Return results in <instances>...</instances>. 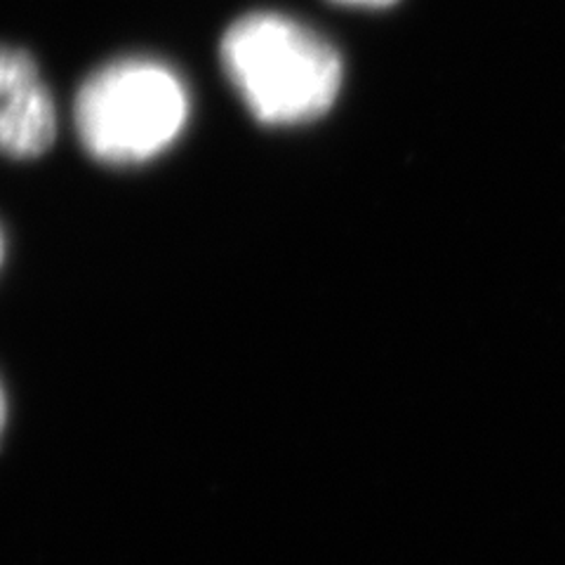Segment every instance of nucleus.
Segmentation results:
<instances>
[{
    "instance_id": "f257e3e1",
    "label": "nucleus",
    "mask_w": 565,
    "mask_h": 565,
    "mask_svg": "<svg viewBox=\"0 0 565 565\" xmlns=\"http://www.w3.org/2000/svg\"><path fill=\"white\" fill-rule=\"evenodd\" d=\"M224 74L271 128L321 118L342 87V57L321 33L280 12H247L220 43Z\"/></svg>"
},
{
    "instance_id": "f03ea898",
    "label": "nucleus",
    "mask_w": 565,
    "mask_h": 565,
    "mask_svg": "<svg viewBox=\"0 0 565 565\" xmlns=\"http://www.w3.org/2000/svg\"><path fill=\"white\" fill-rule=\"evenodd\" d=\"M191 118L184 78L156 57L128 55L97 66L76 95L74 122L93 161L130 168L170 151Z\"/></svg>"
},
{
    "instance_id": "7ed1b4c3",
    "label": "nucleus",
    "mask_w": 565,
    "mask_h": 565,
    "mask_svg": "<svg viewBox=\"0 0 565 565\" xmlns=\"http://www.w3.org/2000/svg\"><path fill=\"white\" fill-rule=\"evenodd\" d=\"M57 137V106L26 50L0 43V156L35 161Z\"/></svg>"
},
{
    "instance_id": "20e7f679",
    "label": "nucleus",
    "mask_w": 565,
    "mask_h": 565,
    "mask_svg": "<svg viewBox=\"0 0 565 565\" xmlns=\"http://www.w3.org/2000/svg\"><path fill=\"white\" fill-rule=\"evenodd\" d=\"M334 3L359 6V8H386V6H394L396 0H334Z\"/></svg>"
},
{
    "instance_id": "39448f33",
    "label": "nucleus",
    "mask_w": 565,
    "mask_h": 565,
    "mask_svg": "<svg viewBox=\"0 0 565 565\" xmlns=\"http://www.w3.org/2000/svg\"><path fill=\"white\" fill-rule=\"evenodd\" d=\"M6 419H8V398H6L3 384H0V434L6 429Z\"/></svg>"
},
{
    "instance_id": "423d86ee",
    "label": "nucleus",
    "mask_w": 565,
    "mask_h": 565,
    "mask_svg": "<svg viewBox=\"0 0 565 565\" xmlns=\"http://www.w3.org/2000/svg\"><path fill=\"white\" fill-rule=\"evenodd\" d=\"M3 259H6V236H3V228H0V267H3Z\"/></svg>"
}]
</instances>
